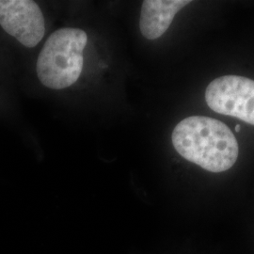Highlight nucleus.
Returning a JSON list of instances; mask_svg holds the SVG:
<instances>
[{"instance_id":"obj_6","label":"nucleus","mask_w":254,"mask_h":254,"mask_svg":"<svg viewBox=\"0 0 254 254\" xmlns=\"http://www.w3.org/2000/svg\"><path fill=\"white\" fill-rule=\"evenodd\" d=\"M240 129H241V127H240L239 125H237V126L236 127V132H239V131H240Z\"/></svg>"},{"instance_id":"obj_4","label":"nucleus","mask_w":254,"mask_h":254,"mask_svg":"<svg viewBox=\"0 0 254 254\" xmlns=\"http://www.w3.org/2000/svg\"><path fill=\"white\" fill-rule=\"evenodd\" d=\"M0 26L27 48L35 47L46 33L42 9L31 0H0Z\"/></svg>"},{"instance_id":"obj_5","label":"nucleus","mask_w":254,"mask_h":254,"mask_svg":"<svg viewBox=\"0 0 254 254\" xmlns=\"http://www.w3.org/2000/svg\"><path fill=\"white\" fill-rule=\"evenodd\" d=\"M190 0H145L142 2L139 28L147 40L162 36L179 10L190 4Z\"/></svg>"},{"instance_id":"obj_1","label":"nucleus","mask_w":254,"mask_h":254,"mask_svg":"<svg viewBox=\"0 0 254 254\" xmlns=\"http://www.w3.org/2000/svg\"><path fill=\"white\" fill-rule=\"evenodd\" d=\"M172 141L185 159L211 173L230 170L239 154L231 129L222 122L205 116L184 119L173 129Z\"/></svg>"},{"instance_id":"obj_2","label":"nucleus","mask_w":254,"mask_h":254,"mask_svg":"<svg viewBox=\"0 0 254 254\" xmlns=\"http://www.w3.org/2000/svg\"><path fill=\"white\" fill-rule=\"evenodd\" d=\"M87 44L88 35L80 28L64 27L55 31L38 57L36 71L40 81L52 90L72 86L81 74Z\"/></svg>"},{"instance_id":"obj_3","label":"nucleus","mask_w":254,"mask_h":254,"mask_svg":"<svg viewBox=\"0 0 254 254\" xmlns=\"http://www.w3.org/2000/svg\"><path fill=\"white\" fill-rule=\"evenodd\" d=\"M205 101L218 114L239 119L254 126V80L238 75L214 79L205 91Z\"/></svg>"}]
</instances>
